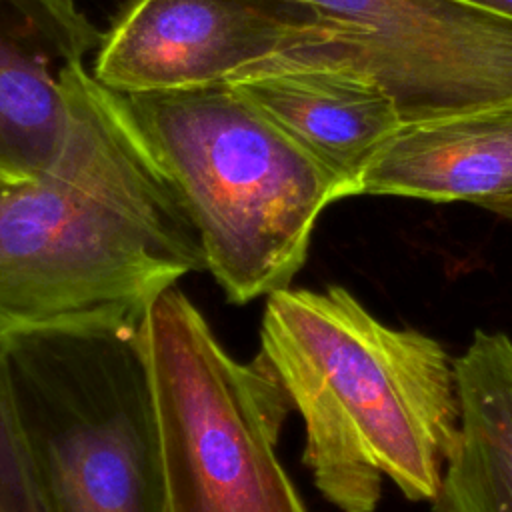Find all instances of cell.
Here are the masks:
<instances>
[{"instance_id":"7","label":"cell","mask_w":512,"mask_h":512,"mask_svg":"<svg viewBox=\"0 0 512 512\" xmlns=\"http://www.w3.org/2000/svg\"><path fill=\"white\" fill-rule=\"evenodd\" d=\"M328 20L284 0H128L96 50L108 90L236 86L298 66Z\"/></svg>"},{"instance_id":"5","label":"cell","mask_w":512,"mask_h":512,"mask_svg":"<svg viewBox=\"0 0 512 512\" xmlns=\"http://www.w3.org/2000/svg\"><path fill=\"white\" fill-rule=\"evenodd\" d=\"M138 328L4 338L44 512H164Z\"/></svg>"},{"instance_id":"12","label":"cell","mask_w":512,"mask_h":512,"mask_svg":"<svg viewBox=\"0 0 512 512\" xmlns=\"http://www.w3.org/2000/svg\"><path fill=\"white\" fill-rule=\"evenodd\" d=\"M0 512H44L16 408L4 338H0Z\"/></svg>"},{"instance_id":"14","label":"cell","mask_w":512,"mask_h":512,"mask_svg":"<svg viewBox=\"0 0 512 512\" xmlns=\"http://www.w3.org/2000/svg\"><path fill=\"white\" fill-rule=\"evenodd\" d=\"M466 2L512 20V0H466Z\"/></svg>"},{"instance_id":"10","label":"cell","mask_w":512,"mask_h":512,"mask_svg":"<svg viewBox=\"0 0 512 512\" xmlns=\"http://www.w3.org/2000/svg\"><path fill=\"white\" fill-rule=\"evenodd\" d=\"M360 194L476 206L512 194V106L402 126L364 170Z\"/></svg>"},{"instance_id":"2","label":"cell","mask_w":512,"mask_h":512,"mask_svg":"<svg viewBox=\"0 0 512 512\" xmlns=\"http://www.w3.org/2000/svg\"><path fill=\"white\" fill-rule=\"evenodd\" d=\"M304 422L302 462L340 512H374L382 480L432 502L460 436L454 358L374 318L344 286L266 296L260 348Z\"/></svg>"},{"instance_id":"11","label":"cell","mask_w":512,"mask_h":512,"mask_svg":"<svg viewBox=\"0 0 512 512\" xmlns=\"http://www.w3.org/2000/svg\"><path fill=\"white\" fill-rule=\"evenodd\" d=\"M454 366L460 436L430 512H512V340L476 330Z\"/></svg>"},{"instance_id":"15","label":"cell","mask_w":512,"mask_h":512,"mask_svg":"<svg viewBox=\"0 0 512 512\" xmlns=\"http://www.w3.org/2000/svg\"><path fill=\"white\" fill-rule=\"evenodd\" d=\"M18 182H24V180H16V178H10V176H6V174L0 172V194L6 192L8 188H12V186L18 184Z\"/></svg>"},{"instance_id":"9","label":"cell","mask_w":512,"mask_h":512,"mask_svg":"<svg viewBox=\"0 0 512 512\" xmlns=\"http://www.w3.org/2000/svg\"><path fill=\"white\" fill-rule=\"evenodd\" d=\"M236 88L334 178L340 198L356 196L368 164L402 128L392 96L350 66L292 68Z\"/></svg>"},{"instance_id":"4","label":"cell","mask_w":512,"mask_h":512,"mask_svg":"<svg viewBox=\"0 0 512 512\" xmlns=\"http://www.w3.org/2000/svg\"><path fill=\"white\" fill-rule=\"evenodd\" d=\"M138 338L164 512H308L278 456L292 402L268 358H234L178 284L148 306Z\"/></svg>"},{"instance_id":"1","label":"cell","mask_w":512,"mask_h":512,"mask_svg":"<svg viewBox=\"0 0 512 512\" xmlns=\"http://www.w3.org/2000/svg\"><path fill=\"white\" fill-rule=\"evenodd\" d=\"M52 164L0 194V338L136 328L180 278L204 270L196 230L122 94L70 76Z\"/></svg>"},{"instance_id":"6","label":"cell","mask_w":512,"mask_h":512,"mask_svg":"<svg viewBox=\"0 0 512 512\" xmlns=\"http://www.w3.org/2000/svg\"><path fill=\"white\" fill-rule=\"evenodd\" d=\"M328 18L402 126L512 106V20L466 0H284Z\"/></svg>"},{"instance_id":"13","label":"cell","mask_w":512,"mask_h":512,"mask_svg":"<svg viewBox=\"0 0 512 512\" xmlns=\"http://www.w3.org/2000/svg\"><path fill=\"white\" fill-rule=\"evenodd\" d=\"M480 208L484 210H490L494 212L496 216L500 218H506L512 222V194L508 196H500V198H492V200H486L480 204Z\"/></svg>"},{"instance_id":"8","label":"cell","mask_w":512,"mask_h":512,"mask_svg":"<svg viewBox=\"0 0 512 512\" xmlns=\"http://www.w3.org/2000/svg\"><path fill=\"white\" fill-rule=\"evenodd\" d=\"M102 32L76 0H0V172L30 180L62 148L70 76Z\"/></svg>"},{"instance_id":"3","label":"cell","mask_w":512,"mask_h":512,"mask_svg":"<svg viewBox=\"0 0 512 512\" xmlns=\"http://www.w3.org/2000/svg\"><path fill=\"white\" fill-rule=\"evenodd\" d=\"M232 304L290 286L334 178L236 86L124 96Z\"/></svg>"}]
</instances>
